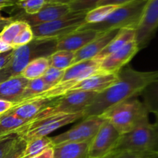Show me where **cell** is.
I'll list each match as a JSON object with an SVG mask.
<instances>
[{
  "mask_svg": "<svg viewBox=\"0 0 158 158\" xmlns=\"http://www.w3.org/2000/svg\"><path fill=\"white\" fill-rule=\"evenodd\" d=\"M158 80V70L143 72L126 66L118 73L117 81L99 93L95 100L83 112V119L101 116L113 106L141 95L145 88Z\"/></svg>",
  "mask_w": 158,
  "mask_h": 158,
  "instance_id": "cell-1",
  "label": "cell"
},
{
  "mask_svg": "<svg viewBox=\"0 0 158 158\" xmlns=\"http://www.w3.org/2000/svg\"><path fill=\"white\" fill-rule=\"evenodd\" d=\"M56 51V40H35L24 46L13 49L9 63L0 70V83L20 76L32 60L40 57H49Z\"/></svg>",
  "mask_w": 158,
  "mask_h": 158,
  "instance_id": "cell-2",
  "label": "cell"
},
{
  "mask_svg": "<svg viewBox=\"0 0 158 158\" xmlns=\"http://www.w3.org/2000/svg\"><path fill=\"white\" fill-rule=\"evenodd\" d=\"M148 0H134L120 6L106 19L95 24H83L79 30L103 32L124 28H137Z\"/></svg>",
  "mask_w": 158,
  "mask_h": 158,
  "instance_id": "cell-3",
  "label": "cell"
},
{
  "mask_svg": "<svg viewBox=\"0 0 158 158\" xmlns=\"http://www.w3.org/2000/svg\"><path fill=\"white\" fill-rule=\"evenodd\" d=\"M149 112L143 102L132 98L119 103L101 115L121 135L130 132L148 119Z\"/></svg>",
  "mask_w": 158,
  "mask_h": 158,
  "instance_id": "cell-4",
  "label": "cell"
},
{
  "mask_svg": "<svg viewBox=\"0 0 158 158\" xmlns=\"http://www.w3.org/2000/svg\"><path fill=\"white\" fill-rule=\"evenodd\" d=\"M99 73H100V61L94 59L72 65L65 69L63 78L56 85L28 100L61 97L79 82Z\"/></svg>",
  "mask_w": 158,
  "mask_h": 158,
  "instance_id": "cell-5",
  "label": "cell"
},
{
  "mask_svg": "<svg viewBox=\"0 0 158 158\" xmlns=\"http://www.w3.org/2000/svg\"><path fill=\"white\" fill-rule=\"evenodd\" d=\"M114 151L140 154L158 152V129L148 119L131 131L121 135Z\"/></svg>",
  "mask_w": 158,
  "mask_h": 158,
  "instance_id": "cell-6",
  "label": "cell"
},
{
  "mask_svg": "<svg viewBox=\"0 0 158 158\" xmlns=\"http://www.w3.org/2000/svg\"><path fill=\"white\" fill-rule=\"evenodd\" d=\"M86 12H70L49 23L31 26L35 40H59L78 30L85 24Z\"/></svg>",
  "mask_w": 158,
  "mask_h": 158,
  "instance_id": "cell-7",
  "label": "cell"
},
{
  "mask_svg": "<svg viewBox=\"0 0 158 158\" xmlns=\"http://www.w3.org/2000/svg\"><path fill=\"white\" fill-rule=\"evenodd\" d=\"M83 119V113L75 114H57L36 119L26 123L19 131L18 134L26 142L38 137H48L56 130Z\"/></svg>",
  "mask_w": 158,
  "mask_h": 158,
  "instance_id": "cell-8",
  "label": "cell"
},
{
  "mask_svg": "<svg viewBox=\"0 0 158 158\" xmlns=\"http://www.w3.org/2000/svg\"><path fill=\"white\" fill-rule=\"evenodd\" d=\"M99 93L76 91L65 94L57 99L55 104L48 106L33 120L57 114H75L83 113L95 100Z\"/></svg>",
  "mask_w": 158,
  "mask_h": 158,
  "instance_id": "cell-9",
  "label": "cell"
},
{
  "mask_svg": "<svg viewBox=\"0 0 158 158\" xmlns=\"http://www.w3.org/2000/svg\"><path fill=\"white\" fill-rule=\"evenodd\" d=\"M104 121L105 119L101 116L83 118L80 123L76 124L69 131L50 137L52 145L63 143L90 142Z\"/></svg>",
  "mask_w": 158,
  "mask_h": 158,
  "instance_id": "cell-10",
  "label": "cell"
},
{
  "mask_svg": "<svg viewBox=\"0 0 158 158\" xmlns=\"http://www.w3.org/2000/svg\"><path fill=\"white\" fill-rule=\"evenodd\" d=\"M121 134L110 122L105 120L89 143L88 158H103L112 152Z\"/></svg>",
  "mask_w": 158,
  "mask_h": 158,
  "instance_id": "cell-11",
  "label": "cell"
},
{
  "mask_svg": "<svg viewBox=\"0 0 158 158\" xmlns=\"http://www.w3.org/2000/svg\"><path fill=\"white\" fill-rule=\"evenodd\" d=\"M158 28V0H148L136 28L135 41L139 49L148 46Z\"/></svg>",
  "mask_w": 158,
  "mask_h": 158,
  "instance_id": "cell-12",
  "label": "cell"
},
{
  "mask_svg": "<svg viewBox=\"0 0 158 158\" xmlns=\"http://www.w3.org/2000/svg\"><path fill=\"white\" fill-rule=\"evenodd\" d=\"M70 8L69 5L58 4V3H47L43 9L33 15H28L24 12H19L11 17L12 20H21L30 26H38L43 23H49L61 18L69 13Z\"/></svg>",
  "mask_w": 158,
  "mask_h": 158,
  "instance_id": "cell-13",
  "label": "cell"
},
{
  "mask_svg": "<svg viewBox=\"0 0 158 158\" xmlns=\"http://www.w3.org/2000/svg\"><path fill=\"white\" fill-rule=\"evenodd\" d=\"M140 51L136 41L131 42L124 47L100 61V72L105 73H118L127 66L131 60Z\"/></svg>",
  "mask_w": 158,
  "mask_h": 158,
  "instance_id": "cell-14",
  "label": "cell"
},
{
  "mask_svg": "<svg viewBox=\"0 0 158 158\" xmlns=\"http://www.w3.org/2000/svg\"><path fill=\"white\" fill-rule=\"evenodd\" d=\"M120 29H114V30L103 32L93 41L86 45L84 47L77 51L74 54V58L71 63V66L80 62L86 61L95 58L117 35Z\"/></svg>",
  "mask_w": 158,
  "mask_h": 158,
  "instance_id": "cell-15",
  "label": "cell"
},
{
  "mask_svg": "<svg viewBox=\"0 0 158 158\" xmlns=\"http://www.w3.org/2000/svg\"><path fill=\"white\" fill-rule=\"evenodd\" d=\"M118 73H99L94 74L79 82L75 86H73L66 94L76 92V91L103 92L117 81L118 79Z\"/></svg>",
  "mask_w": 158,
  "mask_h": 158,
  "instance_id": "cell-16",
  "label": "cell"
},
{
  "mask_svg": "<svg viewBox=\"0 0 158 158\" xmlns=\"http://www.w3.org/2000/svg\"><path fill=\"white\" fill-rule=\"evenodd\" d=\"M58 98L36 99V100H27L15 104L8 112L25 120L28 123L32 121L43 110L47 108L48 106L55 104Z\"/></svg>",
  "mask_w": 158,
  "mask_h": 158,
  "instance_id": "cell-17",
  "label": "cell"
},
{
  "mask_svg": "<svg viewBox=\"0 0 158 158\" xmlns=\"http://www.w3.org/2000/svg\"><path fill=\"white\" fill-rule=\"evenodd\" d=\"M100 32L92 30H77L56 40V50L76 52L97 38Z\"/></svg>",
  "mask_w": 158,
  "mask_h": 158,
  "instance_id": "cell-18",
  "label": "cell"
},
{
  "mask_svg": "<svg viewBox=\"0 0 158 158\" xmlns=\"http://www.w3.org/2000/svg\"><path fill=\"white\" fill-rule=\"evenodd\" d=\"M28 83L29 80L22 76L11 77L0 83V100L16 104L21 100Z\"/></svg>",
  "mask_w": 158,
  "mask_h": 158,
  "instance_id": "cell-19",
  "label": "cell"
},
{
  "mask_svg": "<svg viewBox=\"0 0 158 158\" xmlns=\"http://www.w3.org/2000/svg\"><path fill=\"white\" fill-rule=\"evenodd\" d=\"M136 29L133 28L120 29L117 35L110 42L109 44L94 58L98 61L109 56L114 52L124 47L127 44L135 40Z\"/></svg>",
  "mask_w": 158,
  "mask_h": 158,
  "instance_id": "cell-20",
  "label": "cell"
},
{
  "mask_svg": "<svg viewBox=\"0 0 158 158\" xmlns=\"http://www.w3.org/2000/svg\"><path fill=\"white\" fill-rule=\"evenodd\" d=\"M90 142L63 143L54 145L53 158H88Z\"/></svg>",
  "mask_w": 158,
  "mask_h": 158,
  "instance_id": "cell-21",
  "label": "cell"
},
{
  "mask_svg": "<svg viewBox=\"0 0 158 158\" xmlns=\"http://www.w3.org/2000/svg\"><path fill=\"white\" fill-rule=\"evenodd\" d=\"M49 67V57H40L32 60L26 66L20 76L28 80L40 78Z\"/></svg>",
  "mask_w": 158,
  "mask_h": 158,
  "instance_id": "cell-22",
  "label": "cell"
},
{
  "mask_svg": "<svg viewBox=\"0 0 158 158\" xmlns=\"http://www.w3.org/2000/svg\"><path fill=\"white\" fill-rule=\"evenodd\" d=\"M27 122L19 118L16 116L6 112L0 115V136L17 133L26 125Z\"/></svg>",
  "mask_w": 158,
  "mask_h": 158,
  "instance_id": "cell-23",
  "label": "cell"
},
{
  "mask_svg": "<svg viewBox=\"0 0 158 158\" xmlns=\"http://www.w3.org/2000/svg\"><path fill=\"white\" fill-rule=\"evenodd\" d=\"M51 147H53V145L49 137L32 139L26 142V148H25L22 158H31L43 152L45 150Z\"/></svg>",
  "mask_w": 158,
  "mask_h": 158,
  "instance_id": "cell-24",
  "label": "cell"
},
{
  "mask_svg": "<svg viewBox=\"0 0 158 158\" xmlns=\"http://www.w3.org/2000/svg\"><path fill=\"white\" fill-rule=\"evenodd\" d=\"M118 7V6L104 5L94 8L86 13L85 24H95L101 23Z\"/></svg>",
  "mask_w": 158,
  "mask_h": 158,
  "instance_id": "cell-25",
  "label": "cell"
},
{
  "mask_svg": "<svg viewBox=\"0 0 158 158\" xmlns=\"http://www.w3.org/2000/svg\"><path fill=\"white\" fill-rule=\"evenodd\" d=\"M141 96L143 99V104L148 112L158 114V80L148 85Z\"/></svg>",
  "mask_w": 158,
  "mask_h": 158,
  "instance_id": "cell-26",
  "label": "cell"
},
{
  "mask_svg": "<svg viewBox=\"0 0 158 158\" xmlns=\"http://www.w3.org/2000/svg\"><path fill=\"white\" fill-rule=\"evenodd\" d=\"M74 52L56 50L49 57V66L60 70H65L71 66L74 58Z\"/></svg>",
  "mask_w": 158,
  "mask_h": 158,
  "instance_id": "cell-27",
  "label": "cell"
},
{
  "mask_svg": "<svg viewBox=\"0 0 158 158\" xmlns=\"http://www.w3.org/2000/svg\"><path fill=\"white\" fill-rule=\"evenodd\" d=\"M27 26H29L25 22L21 20H13L4 26L0 32V37L12 46L14 39L20 33L22 30Z\"/></svg>",
  "mask_w": 158,
  "mask_h": 158,
  "instance_id": "cell-28",
  "label": "cell"
},
{
  "mask_svg": "<svg viewBox=\"0 0 158 158\" xmlns=\"http://www.w3.org/2000/svg\"><path fill=\"white\" fill-rule=\"evenodd\" d=\"M49 89V86L45 83L43 77L35 79V80H29V83H28L27 86H26V89H25L24 92H23L21 100L16 104L29 100V99L32 98L35 96L38 95V94H41V93H43L44 91L47 90Z\"/></svg>",
  "mask_w": 158,
  "mask_h": 158,
  "instance_id": "cell-29",
  "label": "cell"
},
{
  "mask_svg": "<svg viewBox=\"0 0 158 158\" xmlns=\"http://www.w3.org/2000/svg\"><path fill=\"white\" fill-rule=\"evenodd\" d=\"M46 4V0H19L15 6L23 10L25 14L33 15L40 12Z\"/></svg>",
  "mask_w": 158,
  "mask_h": 158,
  "instance_id": "cell-30",
  "label": "cell"
},
{
  "mask_svg": "<svg viewBox=\"0 0 158 158\" xmlns=\"http://www.w3.org/2000/svg\"><path fill=\"white\" fill-rule=\"evenodd\" d=\"M101 1L102 0H74L69 4V6L71 12H87L97 7Z\"/></svg>",
  "mask_w": 158,
  "mask_h": 158,
  "instance_id": "cell-31",
  "label": "cell"
},
{
  "mask_svg": "<svg viewBox=\"0 0 158 158\" xmlns=\"http://www.w3.org/2000/svg\"><path fill=\"white\" fill-rule=\"evenodd\" d=\"M64 71L49 66L42 77L45 83L49 86V88H51L52 86L56 85L61 80L64 74Z\"/></svg>",
  "mask_w": 158,
  "mask_h": 158,
  "instance_id": "cell-32",
  "label": "cell"
},
{
  "mask_svg": "<svg viewBox=\"0 0 158 158\" xmlns=\"http://www.w3.org/2000/svg\"><path fill=\"white\" fill-rule=\"evenodd\" d=\"M34 40L33 33L30 26H27L23 30L20 32V33L14 39L12 43V46L13 49L18 48L19 46H24L28 44Z\"/></svg>",
  "mask_w": 158,
  "mask_h": 158,
  "instance_id": "cell-33",
  "label": "cell"
},
{
  "mask_svg": "<svg viewBox=\"0 0 158 158\" xmlns=\"http://www.w3.org/2000/svg\"><path fill=\"white\" fill-rule=\"evenodd\" d=\"M19 134L17 133L0 136V158H4L16 140Z\"/></svg>",
  "mask_w": 158,
  "mask_h": 158,
  "instance_id": "cell-34",
  "label": "cell"
},
{
  "mask_svg": "<svg viewBox=\"0 0 158 158\" xmlns=\"http://www.w3.org/2000/svg\"><path fill=\"white\" fill-rule=\"evenodd\" d=\"M26 146V141L21 136L19 135L14 144L4 158H22Z\"/></svg>",
  "mask_w": 158,
  "mask_h": 158,
  "instance_id": "cell-35",
  "label": "cell"
},
{
  "mask_svg": "<svg viewBox=\"0 0 158 158\" xmlns=\"http://www.w3.org/2000/svg\"><path fill=\"white\" fill-rule=\"evenodd\" d=\"M103 158H143L140 153L128 151H114Z\"/></svg>",
  "mask_w": 158,
  "mask_h": 158,
  "instance_id": "cell-36",
  "label": "cell"
},
{
  "mask_svg": "<svg viewBox=\"0 0 158 158\" xmlns=\"http://www.w3.org/2000/svg\"><path fill=\"white\" fill-rule=\"evenodd\" d=\"M134 1V0H102L98 5V6H104V5H113V6H123V5L127 4L128 2Z\"/></svg>",
  "mask_w": 158,
  "mask_h": 158,
  "instance_id": "cell-37",
  "label": "cell"
},
{
  "mask_svg": "<svg viewBox=\"0 0 158 158\" xmlns=\"http://www.w3.org/2000/svg\"><path fill=\"white\" fill-rule=\"evenodd\" d=\"M12 51H13V49L9 51V52L0 53V70L2 69L6 66V65L9 62L11 57H12Z\"/></svg>",
  "mask_w": 158,
  "mask_h": 158,
  "instance_id": "cell-38",
  "label": "cell"
},
{
  "mask_svg": "<svg viewBox=\"0 0 158 158\" xmlns=\"http://www.w3.org/2000/svg\"><path fill=\"white\" fill-rule=\"evenodd\" d=\"M14 106V103L6 100H0V115L6 114Z\"/></svg>",
  "mask_w": 158,
  "mask_h": 158,
  "instance_id": "cell-39",
  "label": "cell"
},
{
  "mask_svg": "<svg viewBox=\"0 0 158 158\" xmlns=\"http://www.w3.org/2000/svg\"><path fill=\"white\" fill-rule=\"evenodd\" d=\"M31 158H53V148L52 147H51V148L45 150L43 152Z\"/></svg>",
  "mask_w": 158,
  "mask_h": 158,
  "instance_id": "cell-40",
  "label": "cell"
},
{
  "mask_svg": "<svg viewBox=\"0 0 158 158\" xmlns=\"http://www.w3.org/2000/svg\"><path fill=\"white\" fill-rule=\"evenodd\" d=\"M13 49L12 46L8 43L5 42L0 37V53L9 52V51Z\"/></svg>",
  "mask_w": 158,
  "mask_h": 158,
  "instance_id": "cell-41",
  "label": "cell"
},
{
  "mask_svg": "<svg viewBox=\"0 0 158 158\" xmlns=\"http://www.w3.org/2000/svg\"><path fill=\"white\" fill-rule=\"evenodd\" d=\"M4 8H6L5 6H0V25H4V26H6V25H7L8 23H9L10 22H12V19H11V17H9V18H6V17H2L1 15V11Z\"/></svg>",
  "mask_w": 158,
  "mask_h": 158,
  "instance_id": "cell-42",
  "label": "cell"
},
{
  "mask_svg": "<svg viewBox=\"0 0 158 158\" xmlns=\"http://www.w3.org/2000/svg\"><path fill=\"white\" fill-rule=\"evenodd\" d=\"M19 0H0V6H3L6 8L13 6Z\"/></svg>",
  "mask_w": 158,
  "mask_h": 158,
  "instance_id": "cell-43",
  "label": "cell"
},
{
  "mask_svg": "<svg viewBox=\"0 0 158 158\" xmlns=\"http://www.w3.org/2000/svg\"><path fill=\"white\" fill-rule=\"evenodd\" d=\"M47 3H58V4H70L74 0H46Z\"/></svg>",
  "mask_w": 158,
  "mask_h": 158,
  "instance_id": "cell-44",
  "label": "cell"
},
{
  "mask_svg": "<svg viewBox=\"0 0 158 158\" xmlns=\"http://www.w3.org/2000/svg\"><path fill=\"white\" fill-rule=\"evenodd\" d=\"M143 158H158V152H148L142 153Z\"/></svg>",
  "mask_w": 158,
  "mask_h": 158,
  "instance_id": "cell-45",
  "label": "cell"
},
{
  "mask_svg": "<svg viewBox=\"0 0 158 158\" xmlns=\"http://www.w3.org/2000/svg\"><path fill=\"white\" fill-rule=\"evenodd\" d=\"M154 115H155V123L154 124L158 129V114H154Z\"/></svg>",
  "mask_w": 158,
  "mask_h": 158,
  "instance_id": "cell-46",
  "label": "cell"
},
{
  "mask_svg": "<svg viewBox=\"0 0 158 158\" xmlns=\"http://www.w3.org/2000/svg\"><path fill=\"white\" fill-rule=\"evenodd\" d=\"M4 25H0V32H1V30H2V29H3V28H4Z\"/></svg>",
  "mask_w": 158,
  "mask_h": 158,
  "instance_id": "cell-47",
  "label": "cell"
}]
</instances>
